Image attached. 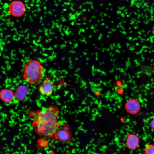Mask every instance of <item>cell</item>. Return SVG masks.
Instances as JSON below:
<instances>
[{"instance_id":"cell-1","label":"cell","mask_w":154,"mask_h":154,"mask_svg":"<svg viewBox=\"0 0 154 154\" xmlns=\"http://www.w3.org/2000/svg\"><path fill=\"white\" fill-rule=\"evenodd\" d=\"M59 113L58 107L54 105H50L44 110H27V115L33 119L32 125L35 132L41 136L54 140L60 126L58 120Z\"/></svg>"},{"instance_id":"cell-2","label":"cell","mask_w":154,"mask_h":154,"mask_svg":"<svg viewBox=\"0 0 154 154\" xmlns=\"http://www.w3.org/2000/svg\"><path fill=\"white\" fill-rule=\"evenodd\" d=\"M44 69L43 65L38 59L28 60L24 65L23 79L30 84H36L43 78Z\"/></svg>"},{"instance_id":"cell-3","label":"cell","mask_w":154,"mask_h":154,"mask_svg":"<svg viewBox=\"0 0 154 154\" xmlns=\"http://www.w3.org/2000/svg\"><path fill=\"white\" fill-rule=\"evenodd\" d=\"M71 137L72 133L70 131V126L68 125L65 123L60 125L56 132L54 140L67 143L71 140Z\"/></svg>"},{"instance_id":"cell-4","label":"cell","mask_w":154,"mask_h":154,"mask_svg":"<svg viewBox=\"0 0 154 154\" xmlns=\"http://www.w3.org/2000/svg\"><path fill=\"white\" fill-rule=\"evenodd\" d=\"M10 14L15 17H19L25 13V8L24 3L21 1L15 0L11 2L8 6Z\"/></svg>"},{"instance_id":"cell-5","label":"cell","mask_w":154,"mask_h":154,"mask_svg":"<svg viewBox=\"0 0 154 154\" xmlns=\"http://www.w3.org/2000/svg\"><path fill=\"white\" fill-rule=\"evenodd\" d=\"M54 83L50 76H46L39 87L40 93L44 96H50L52 94Z\"/></svg>"},{"instance_id":"cell-6","label":"cell","mask_w":154,"mask_h":154,"mask_svg":"<svg viewBox=\"0 0 154 154\" xmlns=\"http://www.w3.org/2000/svg\"><path fill=\"white\" fill-rule=\"evenodd\" d=\"M125 107L127 111L131 114H137L139 111L141 105L139 101L137 99H131L126 102Z\"/></svg>"},{"instance_id":"cell-7","label":"cell","mask_w":154,"mask_h":154,"mask_svg":"<svg viewBox=\"0 0 154 154\" xmlns=\"http://www.w3.org/2000/svg\"><path fill=\"white\" fill-rule=\"evenodd\" d=\"M139 138L136 135L132 133H129L127 135L125 144L129 149L134 150L136 149L139 146Z\"/></svg>"},{"instance_id":"cell-8","label":"cell","mask_w":154,"mask_h":154,"mask_svg":"<svg viewBox=\"0 0 154 154\" xmlns=\"http://www.w3.org/2000/svg\"><path fill=\"white\" fill-rule=\"evenodd\" d=\"M28 91V88L26 85H19L16 88L14 92L15 98L19 101H23L26 97Z\"/></svg>"},{"instance_id":"cell-9","label":"cell","mask_w":154,"mask_h":154,"mask_svg":"<svg viewBox=\"0 0 154 154\" xmlns=\"http://www.w3.org/2000/svg\"><path fill=\"white\" fill-rule=\"evenodd\" d=\"M15 98L14 92L11 89L4 88L0 91V98L3 102L10 103Z\"/></svg>"},{"instance_id":"cell-10","label":"cell","mask_w":154,"mask_h":154,"mask_svg":"<svg viewBox=\"0 0 154 154\" xmlns=\"http://www.w3.org/2000/svg\"><path fill=\"white\" fill-rule=\"evenodd\" d=\"M144 151L145 154H154V145H147L145 148Z\"/></svg>"},{"instance_id":"cell-11","label":"cell","mask_w":154,"mask_h":154,"mask_svg":"<svg viewBox=\"0 0 154 154\" xmlns=\"http://www.w3.org/2000/svg\"><path fill=\"white\" fill-rule=\"evenodd\" d=\"M39 141H38V142L40 143V146L42 147H45L47 145H48V143L47 142V140H40Z\"/></svg>"},{"instance_id":"cell-12","label":"cell","mask_w":154,"mask_h":154,"mask_svg":"<svg viewBox=\"0 0 154 154\" xmlns=\"http://www.w3.org/2000/svg\"><path fill=\"white\" fill-rule=\"evenodd\" d=\"M150 126L152 129L154 131V119L150 122Z\"/></svg>"},{"instance_id":"cell-13","label":"cell","mask_w":154,"mask_h":154,"mask_svg":"<svg viewBox=\"0 0 154 154\" xmlns=\"http://www.w3.org/2000/svg\"><path fill=\"white\" fill-rule=\"evenodd\" d=\"M152 32L153 35H154V26L152 28Z\"/></svg>"},{"instance_id":"cell-14","label":"cell","mask_w":154,"mask_h":154,"mask_svg":"<svg viewBox=\"0 0 154 154\" xmlns=\"http://www.w3.org/2000/svg\"><path fill=\"white\" fill-rule=\"evenodd\" d=\"M145 154V153H141V154Z\"/></svg>"},{"instance_id":"cell-15","label":"cell","mask_w":154,"mask_h":154,"mask_svg":"<svg viewBox=\"0 0 154 154\" xmlns=\"http://www.w3.org/2000/svg\"><path fill=\"white\" fill-rule=\"evenodd\" d=\"M22 154V153H19V154Z\"/></svg>"}]
</instances>
